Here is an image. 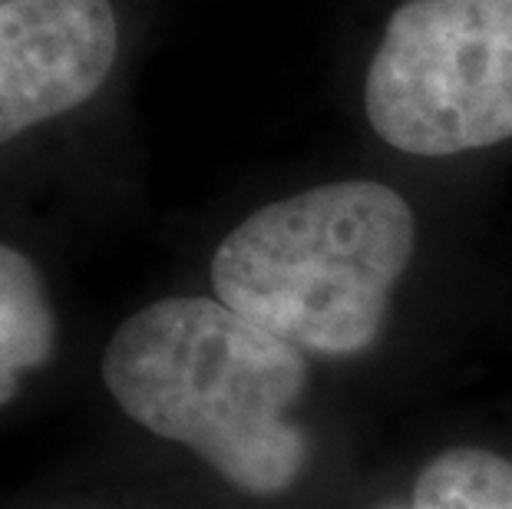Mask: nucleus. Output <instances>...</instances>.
I'll use <instances>...</instances> for the list:
<instances>
[{
    "mask_svg": "<svg viewBox=\"0 0 512 509\" xmlns=\"http://www.w3.org/2000/svg\"><path fill=\"white\" fill-rule=\"evenodd\" d=\"M103 384L129 420L248 496L285 493L308 460L288 420L308 384L301 351L219 298H162L126 318L106 344Z\"/></svg>",
    "mask_w": 512,
    "mask_h": 509,
    "instance_id": "nucleus-1",
    "label": "nucleus"
},
{
    "mask_svg": "<svg viewBox=\"0 0 512 509\" xmlns=\"http://www.w3.org/2000/svg\"><path fill=\"white\" fill-rule=\"evenodd\" d=\"M417 242L410 205L367 179L271 202L212 258L215 298L294 351L351 357L384 328Z\"/></svg>",
    "mask_w": 512,
    "mask_h": 509,
    "instance_id": "nucleus-2",
    "label": "nucleus"
},
{
    "mask_svg": "<svg viewBox=\"0 0 512 509\" xmlns=\"http://www.w3.org/2000/svg\"><path fill=\"white\" fill-rule=\"evenodd\" d=\"M364 106L410 156L512 139V0H407L370 60Z\"/></svg>",
    "mask_w": 512,
    "mask_h": 509,
    "instance_id": "nucleus-3",
    "label": "nucleus"
},
{
    "mask_svg": "<svg viewBox=\"0 0 512 509\" xmlns=\"http://www.w3.org/2000/svg\"><path fill=\"white\" fill-rule=\"evenodd\" d=\"M116 60L113 0H0V149L90 103Z\"/></svg>",
    "mask_w": 512,
    "mask_h": 509,
    "instance_id": "nucleus-4",
    "label": "nucleus"
},
{
    "mask_svg": "<svg viewBox=\"0 0 512 509\" xmlns=\"http://www.w3.org/2000/svg\"><path fill=\"white\" fill-rule=\"evenodd\" d=\"M53 344L57 314L40 268L0 242V404L17 394L20 377L50 361Z\"/></svg>",
    "mask_w": 512,
    "mask_h": 509,
    "instance_id": "nucleus-5",
    "label": "nucleus"
},
{
    "mask_svg": "<svg viewBox=\"0 0 512 509\" xmlns=\"http://www.w3.org/2000/svg\"><path fill=\"white\" fill-rule=\"evenodd\" d=\"M410 509H512V463L476 447L446 450L417 476Z\"/></svg>",
    "mask_w": 512,
    "mask_h": 509,
    "instance_id": "nucleus-6",
    "label": "nucleus"
},
{
    "mask_svg": "<svg viewBox=\"0 0 512 509\" xmlns=\"http://www.w3.org/2000/svg\"><path fill=\"white\" fill-rule=\"evenodd\" d=\"M384 509H403V506H384Z\"/></svg>",
    "mask_w": 512,
    "mask_h": 509,
    "instance_id": "nucleus-7",
    "label": "nucleus"
}]
</instances>
